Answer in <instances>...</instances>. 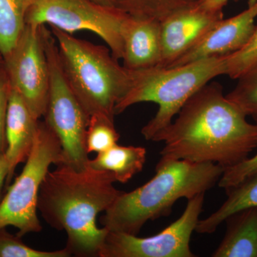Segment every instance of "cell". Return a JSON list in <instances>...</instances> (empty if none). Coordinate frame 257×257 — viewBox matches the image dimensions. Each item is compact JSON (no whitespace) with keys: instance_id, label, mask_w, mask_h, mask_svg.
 <instances>
[{"instance_id":"cell-1","label":"cell","mask_w":257,"mask_h":257,"mask_svg":"<svg viewBox=\"0 0 257 257\" xmlns=\"http://www.w3.org/2000/svg\"><path fill=\"white\" fill-rule=\"evenodd\" d=\"M152 141L164 143L161 158L209 162L225 170L257 148V123L247 121L219 83L209 82L189 98L177 117Z\"/></svg>"},{"instance_id":"cell-2","label":"cell","mask_w":257,"mask_h":257,"mask_svg":"<svg viewBox=\"0 0 257 257\" xmlns=\"http://www.w3.org/2000/svg\"><path fill=\"white\" fill-rule=\"evenodd\" d=\"M115 182L111 172L89 165L78 170L61 164L47 174L37 209L51 227L66 233L71 255L99 257L108 230L98 227L96 219L123 192Z\"/></svg>"},{"instance_id":"cell-3","label":"cell","mask_w":257,"mask_h":257,"mask_svg":"<svg viewBox=\"0 0 257 257\" xmlns=\"http://www.w3.org/2000/svg\"><path fill=\"white\" fill-rule=\"evenodd\" d=\"M224 171L209 162L161 158L155 175L135 190L121 192L100 224L109 231L138 235L147 221L169 215L181 198L190 199L210 189Z\"/></svg>"},{"instance_id":"cell-4","label":"cell","mask_w":257,"mask_h":257,"mask_svg":"<svg viewBox=\"0 0 257 257\" xmlns=\"http://www.w3.org/2000/svg\"><path fill=\"white\" fill-rule=\"evenodd\" d=\"M227 55L207 57L177 67L130 70L127 91L116 104L115 114H121L138 103H156L158 111L141 131L145 140L152 141L171 124L191 96L213 79L226 75Z\"/></svg>"},{"instance_id":"cell-5","label":"cell","mask_w":257,"mask_h":257,"mask_svg":"<svg viewBox=\"0 0 257 257\" xmlns=\"http://www.w3.org/2000/svg\"><path fill=\"white\" fill-rule=\"evenodd\" d=\"M61 67L81 105L89 116L114 120L115 107L127 91L128 69L114 58L109 47L94 45L50 26Z\"/></svg>"},{"instance_id":"cell-6","label":"cell","mask_w":257,"mask_h":257,"mask_svg":"<svg viewBox=\"0 0 257 257\" xmlns=\"http://www.w3.org/2000/svg\"><path fill=\"white\" fill-rule=\"evenodd\" d=\"M50 71V87L44 122L60 141L64 165L82 170L89 165L86 133L90 116L74 95L65 78L55 37L42 27Z\"/></svg>"},{"instance_id":"cell-7","label":"cell","mask_w":257,"mask_h":257,"mask_svg":"<svg viewBox=\"0 0 257 257\" xmlns=\"http://www.w3.org/2000/svg\"><path fill=\"white\" fill-rule=\"evenodd\" d=\"M62 162L60 141L45 123L40 121L36 139L25 167L0 202V229L14 226L18 229L19 237L42 231L37 215L40 187L50 166Z\"/></svg>"},{"instance_id":"cell-8","label":"cell","mask_w":257,"mask_h":257,"mask_svg":"<svg viewBox=\"0 0 257 257\" xmlns=\"http://www.w3.org/2000/svg\"><path fill=\"white\" fill-rule=\"evenodd\" d=\"M128 17L115 7L92 0H35L27 14L26 25H49L71 35L82 30L94 32L119 60L123 57V35Z\"/></svg>"},{"instance_id":"cell-9","label":"cell","mask_w":257,"mask_h":257,"mask_svg":"<svg viewBox=\"0 0 257 257\" xmlns=\"http://www.w3.org/2000/svg\"><path fill=\"white\" fill-rule=\"evenodd\" d=\"M205 193L188 199L177 220L155 236L108 231L99 257H194L190 239L202 211Z\"/></svg>"},{"instance_id":"cell-10","label":"cell","mask_w":257,"mask_h":257,"mask_svg":"<svg viewBox=\"0 0 257 257\" xmlns=\"http://www.w3.org/2000/svg\"><path fill=\"white\" fill-rule=\"evenodd\" d=\"M42 27L26 25L13 50L3 57L10 87L21 95L37 119L45 114L50 87Z\"/></svg>"},{"instance_id":"cell-11","label":"cell","mask_w":257,"mask_h":257,"mask_svg":"<svg viewBox=\"0 0 257 257\" xmlns=\"http://www.w3.org/2000/svg\"><path fill=\"white\" fill-rule=\"evenodd\" d=\"M223 18V10H209L198 4L161 23L162 59L158 67L173 63Z\"/></svg>"},{"instance_id":"cell-12","label":"cell","mask_w":257,"mask_h":257,"mask_svg":"<svg viewBox=\"0 0 257 257\" xmlns=\"http://www.w3.org/2000/svg\"><path fill=\"white\" fill-rule=\"evenodd\" d=\"M257 0L247 9L228 19L223 18L187 52L167 67H177L207 57L234 53L247 45L256 25Z\"/></svg>"},{"instance_id":"cell-13","label":"cell","mask_w":257,"mask_h":257,"mask_svg":"<svg viewBox=\"0 0 257 257\" xmlns=\"http://www.w3.org/2000/svg\"><path fill=\"white\" fill-rule=\"evenodd\" d=\"M40 119L35 117L23 97L10 87L6 117L7 150L5 152L10 165V172L6 181L9 185L15 169L26 162L31 152Z\"/></svg>"},{"instance_id":"cell-14","label":"cell","mask_w":257,"mask_h":257,"mask_svg":"<svg viewBox=\"0 0 257 257\" xmlns=\"http://www.w3.org/2000/svg\"><path fill=\"white\" fill-rule=\"evenodd\" d=\"M121 60L128 70L160 66L162 59L161 23L128 17L125 25Z\"/></svg>"},{"instance_id":"cell-15","label":"cell","mask_w":257,"mask_h":257,"mask_svg":"<svg viewBox=\"0 0 257 257\" xmlns=\"http://www.w3.org/2000/svg\"><path fill=\"white\" fill-rule=\"evenodd\" d=\"M226 231L213 257H257V207L228 216Z\"/></svg>"},{"instance_id":"cell-16","label":"cell","mask_w":257,"mask_h":257,"mask_svg":"<svg viewBox=\"0 0 257 257\" xmlns=\"http://www.w3.org/2000/svg\"><path fill=\"white\" fill-rule=\"evenodd\" d=\"M146 157L145 147L121 146L116 144L109 150L97 154L95 158L89 160V166L111 172L116 182L126 183L143 170Z\"/></svg>"},{"instance_id":"cell-17","label":"cell","mask_w":257,"mask_h":257,"mask_svg":"<svg viewBox=\"0 0 257 257\" xmlns=\"http://www.w3.org/2000/svg\"><path fill=\"white\" fill-rule=\"evenodd\" d=\"M225 190L227 199L215 212L199 219L195 229L197 233H214L228 216L246 208L257 207V175Z\"/></svg>"},{"instance_id":"cell-18","label":"cell","mask_w":257,"mask_h":257,"mask_svg":"<svg viewBox=\"0 0 257 257\" xmlns=\"http://www.w3.org/2000/svg\"><path fill=\"white\" fill-rule=\"evenodd\" d=\"M35 0H0V53L8 55L26 26V16Z\"/></svg>"},{"instance_id":"cell-19","label":"cell","mask_w":257,"mask_h":257,"mask_svg":"<svg viewBox=\"0 0 257 257\" xmlns=\"http://www.w3.org/2000/svg\"><path fill=\"white\" fill-rule=\"evenodd\" d=\"M200 0H114V7L130 16L162 23L175 13L199 4Z\"/></svg>"},{"instance_id":"cell-20","label":"cell","mask_w":257,"mask_h":257,"mask_svg":"<svg viewBox=\"0 0 257 257\" xmlns=\"http://www.w3.org/2000/svg\"><path fill=\"white\" fill-rule=\"evenodd\" d=\"M226 98L257 123V61L238 77Z\"/></svg>"},{"instance_id":"cell-21","label":"cell","mask_w":257,"mask_h":257,"mask_svg":"<svg viewBox=\"0 0 257 257\" xmlns=\"http://www.w3.org/2000/svg\"><path fill=\"white\" fill-rule=\"evenodd\" d=\"M119 138L114 119L103 115L90 116L85 139L88 154H99L109 150L117 144Z\"/></svg>"},{"instance_id":"cell-22","label":"cell","mask_w":257,"mask_h":257,"mask_svg":"<svg viewBox=\"0 0 257 257\" xmlns=\"http://www.w3.org/2000/svg\"><path fill=\"white\" fill-rule=\"evenodd\" d=\"M67 248L57 251H41L25 244L21 237L10 234L6 227L0 229V257H69Z\"/></svg>"},{"instance_id":"cell-23","label":"cell","mask_w":257,"mask_h":257,"mask_svg":"<svg viewBox=\"0 0 257 257\" xmlns=\"http://www.w3.org/2000/svg\"><path fill=\"white\" fill-rule=\"evenodd\" d=\"M257 61V26L246 46L226 56V75L236 79Z\"/></svg>"},{"instance_id":"cell-24","label":"cell","mask_w":257,"mask_h":257,"mask_svg":"<svg viewBox=\"0 0 257 257\" xmlns=\"http://www.w3.org/2000/svg\"><path fill=\"white\" fill-rule=\"evenodd\" d=\"M257 175V153L237 165L226 169L219 180V187L227 189Z\"/></svg>"},{"instance_id":"cell-25","label":"cell","mask_w":257,"mask_h":257,"mask_svg":"<svg viewBox=\"0 0 257 257\" xmlns=\"http://www.w3.org/2000/svg\"><path fill=\"white\" fill-rule=\"evenodd\" d=\"M10 85L3 62L0 63V154L7 150L6 117Z\"/></svg>"},{"instance_id":"cell-26","label":"cell","mask_w":257,"mask_h":257,"mask_svg":"<svg viewBox=\"0 0 257 257\" xmlns=\"http://www.w3.org/2000/svg\"><path fill=\"white\" fill-rule=\"evenodd\" d=\"M10 172V165L5 153L0 154V202L3 197V188Z\"/></svg>"},{"instance_id":"cell-27","label":"cell","mask_w":257,"mask_h":257,"mask_svg":"<svg viewBox=\"0 0 257 257\" xmlns=\"http://www.w3.org/2000/svg\"><path fill=\"white\" fill-rule=\"evenodd\" d=\"M230 0H200L199 5L209 10H223Z\"/></svg>"},{"instance_id":"cell-28","label":"cell","mask_w":257,"mask_h":257,"mask_svg":"<svg viewBox=\"0 0 257 257\" xmlns=\"http://www.w3.org/2000/svg\"><path fill=\"white\" fill-rule=\"evenodd\" d=\"M92 1L105 6L114 7V0H92Z\"/></svg>"},{"instance_id":"cell-29","label":"cell","mask_w":257,"mask_h":257,"mask_svg":"<svg viewBox=\"0 0 257 257\" xmlns=\"http://www.w3.org/2000/svg\"><path fill=\"white\" fill-rule=\"evenodd\" d=\"M3 62V55H2V54L0 53V63H2V62Z\"/></svg>"}]
</instances>
